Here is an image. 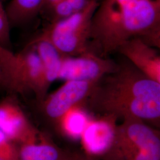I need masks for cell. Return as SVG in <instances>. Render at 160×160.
<instances>
[{
	"label": "cell",
	"mask_w": 160,
	"mask_h": 160,
	"mask_svg": "<svg viewBox=\"0 0 160 160\" xmlns=\"http://www.w3.org/2000/svg\"><path fill=\"white\" fill-rule=\"evenodd\" d=\"M99 116L141 120L157 129L160 125V83L131 63L118 65L99 80L84 108Z\"/></svg>",
	"instance_id": "1"
},
{
	"label": "cell",
	"mask_w": 160,
	"mask_h": 160,
	"mask_svg": "<svg viewBox=\"0 0 160 160\" xmlns=\"http://www.w3.org/2000/svg\"><path fill=\"white\" fill-rule=\"evenodd\" d=\"M160 2L153 0H103L92 18L90 40L103 54L141 38L159 46Z\"/></svg>",
	"instance_id": "2"
},
{
	"label": "cell",
	"mask_w": 160,
	"mask_h": 160,
	"mask_svg": "<svg viewBox=\"0 0 160 160\" xmlns=\"http://www.w3.org/2000/svg\"><path fill=\"white\" fill-rule=\"evenodd\" d=\"M0 87L14 94L33 93L39 103L45 98L42 64L33 46L17 52L0 46Z\"/></svg>",
	"instance_id": "3"
},
{
	"label": "cell",
	"mask_w": 160,
	"mask_h": 160,
	"mask_svg": "<svg viewBox=\"0 0 160 160\" xmlns=\"http://www.w3.org/2000/svg\"><path fill=\"white\" fill-rule=\"evenodd\" d=\"M100 160H160V133L141 120L118 124L114 141Z\"/></svg>",
	"instance_id": "4"
},
{
	"label": "cell",
	"mask_w": 160,
	"mask_h": 160,
	"mask_svg": "<svg viewBox=\"0 0 160 160\" xmlns=\"http://www.w3.org/2000/svg\"><path fill=\"white\" fill-rule=\"evenodd\" d=\"M98 4L97 0H92L80 12L52 21L39 36L51 43L63 56H77L89 51L92 18Z\"/></svg>",
	"instance_id": "5"
},
{
	"label": "cell",
	"mask_w": 160,
	"mask_h": 160,
	"mask_svg": "<svg viewBox=\"0 0 160 160\" xmlns=\"http://www.w3.org/2000/svg\"><path fill=\"white\" fill-rule=\"evenodd\" d=\"M97 82L66 81L62 86L40 102L41 111L46 120L54 128L70 109L84 106Z\"/></svg>",
	"instance_id": "6"
},
{
	"label": "cell",
	"mask_w": 160,
	"mask_h": 160,
	"mask_svg": "<svg viewBox=\"0 0 160 160\" xmlns=\"http://www.w3.org/2000/svg\"><path fill=\"white\" fill-rule=\"evenodd\" d=\"M117 65L89 51L77 56L63 55L58 80L98 82Z\"/></svg>",
	"instance_id": "7"
},
{
	"label": "cell",
	"mask_w": 160,
	"mask_h": 160,
	"mask_svg": "<svg viewBox=\"0 0 160 160\" xmlns=\"http://www.w3.org/2000/svg\"><path fill=\"white\" fill-rule=\"evenodd\" d=\"M117 122L118 120L110 116L91 119L80 138L82 151L100 160L113 144Z\"/></svg>",
	"instance_id": "8"
},
{
	"label": "cell",
	"mask_w": 160,
	"mask_h": 160,
	"mask_svg": "<svg viewBox=\"0 0 160 160\" xmlns=\"http://www.w3.org/2000/svg\"><path fill=\"white\" fill-rule=\"evenodd\" d=\"M14 97L0 101V131L16 144L22 143L38 131Z\"/></svg>",
	"instance_id": "9"
},
{
	"label": "cell",
	"mask_w": 160,
	"mask_h": 160,
	"mask_svg": "<svg viewBox=\"0 0 160 160\" xmlns=\"http://www.w3.org/2000/svg\"><path fill=\"white\" fill-rule=\"evenodd\" d=\"M118 51L139 71L160 83V57L154 46L141 38H135L124 43Z\"/></svg>",
	"instance_id": "10"
},
{
	"label": "cell",
	"mask_w": 160,
	"mask_h": 160,
	"mask_svg": "<svg viewBox=\"0 0 160 160\" xmlns=\"http://www.w3.org/2000/svg\"><path fill=\"white\" fill-rule=\"evenodd\" d=\"M71 151L58 147L51 137L39 129L18 144V160H69Z\"/></svg>",
	"instance_id": "11"
},
{
	"label": "cell",
	"mask_w": 160,
	"mask_h": 160,
	"mask_svg": "<svg viewBox=\"0 0 160 160\" xmlns=\"http://www.w3.org/2000/svg\"><path fill=\"white\" fill-rule=\"evenodd\" d=\"M29 45L34 48L40 58L43 67L44 87L48 92L52 84L58 80L63 55L51 43L39 36Z\"/></svg>",
	"instance_id": "12"
},
{
	"label": "cell",
	"mask_w": 160,
	"mask_h": 160,
	"mask_svg": "<svg viewBox=\"0 0 160 160\" xmlns=\"http://www.w3.org/2000/svg\"><path fill=\"white\" fill-rule=\"evenodd\" d=\"M90 119L84 106H76L63 115L55 129L63 137L71 140L80 139Z\"/></svg>",
	"instance_id": "13"
},
{
	"label": "cell",
	"mask_w": 160,
	"mask_h": 160,
	"mask_svg": "<svg viewBox=\"0 0 160 160\" xmlns=\"http://www.w3.org/2000/svg\"><path fill=\"white\" fill-rule=\"evenodd\" d=\"M44 0H11L6 12L12 24H22L42 10Z\"/></svg>",
	"instance_id": "14"
},
{
	"label": "cell",
	"mask_w": 160,
	"mask_h": 160,
	"mask_svg": "<svg viewBox=\"0 0 160 160\" xmlns=\"http://www.w3.org/2000/svg\"><path fill=\"white\" fill-rule=\"evenodd\" d=\"M11 26L6 9L0 0V46L12 49Z\"/></svg>",
	"instance_id": "15"
},
{
	"label": "cell",
	"mask_w": 160,
	"mask_h": 160,
	"mask_svg": "<svg viewBox=\"0 0 160 160\" xmlns=\"http://www.w3.org/2000/svg\"><path fill=\"white\" fill-rule=\"evenodd\" d=\"M0 158L3 160H18V145L1 131Z\"/></svg>",
	"instance_id": "16"
},
{
	"label": "cell",
	"mask_w": 160,
	"mask_h": 160,
	"mask_svg": "<svg viewBox=\"0 0 160 160\" xmlns=\"http://www.w3.org/2000/svg\"><path fill=\"white\" fill-rule=\"evenodd\" d=\"M49 11L51 12L52 21L67 18L75 12L67 0H62Z\"/></svg>",
	"instance_id": "17"
},
{
	"label": "cell",
	"mask_w": 160,
	"mask_h": 160,
	"mask_svg": "<svg viewBox=\"0 0 160 160\" xmlns=\"http://www.w3.org/2000/svg\"><path fill=\"white\" fill-rule=\"evenodd\" d=\"M72 7L74 11L80 12L83 10L92 0H67Z\"/></svg>",
	"instance_id": "18"
},
{
	"label": "cell",
	"mask_w": 160,
	"mask_h": 160,
	"mask_svg": "<svg viewBox=\"0 0 160 160\" xmlns=\"http://www.w3.org/2000/svg\"><path fill=\"white\" fill-rule=\"evenodd\" d=\"M69 160H100L85 154L82 151H71Z\"/></svg>",
	"instance_id": "19"
},
{
	"label": "cell",
	"mask_w": 160,
	"mask_h": 160,
	"mask_svg": "<svg viewBox=\"0 0 160 160\" xmlns=\"http://www.w3.org/2000/svg\"><path fill=\"white\" fill-rule=\"evenodd\" d=\"M61 1L62 0H44L42 10L45 8L48 10H49L53 6L57 4Z\"/></svg>",
	"instance_id": "20"
},
{
	"label": "cell",
	"mask_w": 160,
	"mask_h": 160,
	"mask_svg": "<svg viewBox=\"0 0 160 160\" xmlns=\"http://www.w3.org/2000/svg\"><path fill=\"white\" fill-rule=\"evenodd\" d=\"M153 1H157V2H160V0H153Z\"/></svg>",
	"instance_id": "21"
},
{
	"label": "cell",
	"mask_w": 160,
	"mask_h": 160,
	"mask_svg": "<svg viewBox=\"0 0 160 160\" xmlns=\"http://www.w3.org/2000/svg\"><path fill=\"white\" fill-rule=\"evenodd\" d=\"M0 160H2V159H1V158H0Z\"/></svg>",
	"instance_id": "22"
}]
</instances>
